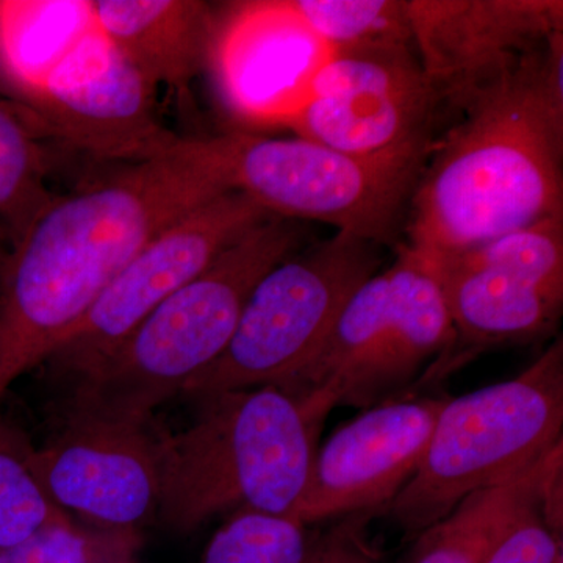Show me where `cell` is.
Masks as SVG:
<instances>
[{"label":"cell","mask_w":563,"mask_h":563,"mask_svg":"<svg viewBox=\"0 0 563 563\" xmlns=\"http://www.w3.org/2000/svg\"><path fill=\"white\" fill-rule=\"evenodd\" d=\"M442 99L413 46L333 52L287 125L355 157L431 151Z\"/></svg>","instance_id":"30bf717a"},{"label":"cell","mask_w":563,"mask_h":563,"mask_svg":"<svg viewBox=\"0 0 563 563\" xmlns=\"http://www.w3.org/2000/svg\"><path fill=\"white\" fill-rule=\"evenodd\" d=\"M558 563H563V559H562V561H559Z\"/></svg>","instance_id":"4316f807"},{"label":"cell","mask_w":563,"mask_h":563,"mask_svg":"<svg viewBox=\"0 0 563 563\" xmlns=\"http://www.w3.org/2000/svg\"><path fill=\"white\" fill-rule=\"evenodd\" d=\"M454 329L431 263L402 244L351 296L312 361L279 388L314 410L372 409L435 376Z\"/></svg>","instance_id":"8992f818"},{"label":"cell","mask_w":563,"mask_h":563,"mask_svg":"<svg viewBox=\"0 0 563 563\" xmlns=\"http://www.w3.org/2000/svg\"><path fill=\"white\" fill-rule=\"evenodd\" d=\"M422 73L459 113L563 32L561 0H406Z\"/></svg>","instance_id":"5bb4252c"},{"label":"cell","mask_w":563,"mask_h":563,"mask_svg":"<svg viewBox=\"0 0 563 563\" xmlns=\"http://www.w3.org/2000/svg\"><path fill=\"white\" fill-rule=\"evenodd\" d=\"M561 336L517 377L448 398L412 479L387 506L409 539L473 493L509 483L562 444Z\"/></svg>","instance_id":"5b68a950"},{"label":"cell","mask_w":563,"mask_h":563,"mask_svg":"<svg viewBox=\"0 0 563 563\" xmlns=\"http://www.w3.org/2000/svg\"><path fill=\"white\" fill-rule=\"evenodd\" d=\"M373 514L344 518L331 532L320 537L312 563H385L366 543L365 525Z\"/></svg>","instance_id":"484cf974"},{"label":"cell","mask_w":563,"mask_h":563,"mask_svg":"<svg viewBox=\"0 0 563 563\" xmlns=\"http://www.w3.org/2000/svg\"><path fill=\"white\" fill-rule=\"evenodd\" d=\"M225 191L198 141L180 140L41 211L0 268V401L47 361L144 244Z\"/></svg>","instance_id":"6da1fadb"},{"label":"cell","mask_w":563,"mask_h":563,"mask_svg":"<svg viewBox=\"0 0 563 563\" xmlns=\"http://www.w3.org/2000/svg\"><path fill=\"white\" fill-rule=\"evenodd\" d=\"M321 536L290 515L236 509L198 563H312Z\"/></svg>","instance_id":"44dd1931"},{"label":"cell","mask_w":563,"mask_h":563,"mask_svg":"<svg viewBox=\"0 0 563 563\" xmlns=\"http://www.w3.org/2000/svg\"><path fill=\"white\" fill-rule=\"evenodd\" d=\"M35 446L0 420V551L70 515L51 501L33 468Z\"/></svg>","instance_id":"603a6c76"},{"label":"cell","mask_w":563,"mask_h":563,"mask_svg":"<svg viewBox=\"0 0 563 563\" xmlns=\"http://www.w3.org/2000/svg\"><path fill=\"white\" fill-rule=\"evenodd\" d=\"M269 217L243 192L225 191L163 229L47 357L52 372L70 383L90 372L152 310Z\"/></svg>","instance_id":"8fae6325"},{"label":"cell","mask_w":563,"mask_h":563,"mask_svg":"<svg viewBox=\"0 0 563 563\" xmlns=\"http://www.w3.org/2000/svg\"><path fill=\"white\" fill-rule=\"evenodd\" d=\"M562 559V537L551 531L539 503L518 518L485 563H558Z\"/></svg>","instance_id":"d4e9b609"},{"label":"cell","mask_w":563,"mask_h":563,"mask_svg":"<svg viewBox=\"0 0 563 563\" xmlns=\"http://www.w3.org/2000/svg\"><path fill=\"white\" fill-rule=\"evenodd\" d=\"M291 5L335 52L413 46L406 0H291Z\"/></svg>","instance_id":"ffe728a7"},{"label":"cell","mask_w":563,"mask_h":563,"mask_svg":"<svg viewBox=\"0 0 563 563\" xmlns=\"http://www.w3.org/2000/svg\"><path fill=\"white\" fill-rule=\"evenodd\" d=\"M33 468L51 501L85 525L140 531L161 509L162 433L150 421L65 418Z\"/></svg>","instance_id":"4fadbf2b"},{"label":"cell","mask_w":563,"mask_h":563,"mask_svg":"<svg viewBox=\"0 0 563 563\" xmlns=\"http://www.w3.org/2000/svg\"><path fill=\"white\" fill-rule=\"evenodd\" d=\"M298 221L269 217L152 310L90 372L74 379L66 418L151 421L217 361L255 285L301 246Z\"/></svg>","instance_id":"3957f363"},{"label":"cell","mask_w":563,"mask_h":563,"mask_svg":"<svg viewBox=\"0 0 563 563\" xmlns=\"http://www.w3.org/2000/svg\"><path fill=\"white\" fill-rule=\"evenodd\" d=\"M99 31L152 87L185 91L207 66L214 13L198 0H92Z\"/></svg>","instance_id":"e0dca14e"},{"label":"cell","mask_w":563,"mask_h":563,"mask_svg":"<svg viewBox=\"0 0 563 563\" xmlns=\"http://www.w3.org/2000/svg\"><path fill=\"white\" fill-rule=\"evenodd\" d=\"M446 399L404 396L340 426L318 446L291 517L310 526L387 509L417 472Z\"/></svg>","instance_id":"2e32d148"},{"label":"cell","mask_w":563,"mask_h":563,"mask_svg":"<svg viewBox=\"0 0 563 563\" xmlns=\"http://www.w3.org/2000/svg\"><path fill=\"white\" fill-rule=\"evenodd\" d=\"M461 113L410 198L406 246L429 262L563 214V32Z\"/></svg>","instance_id":"7a4b0ae2"},{"label":"cell","mask_w":563,"mask_h":563,"mask_svg":"<svg viewBox=\"0 0 563 563\" xmlns=\"http://www.w3.org/2000/svg\"><path fill=\"white\" fill-rule=\"evenodd\" d=\"M96 31L92 0H0V79L27 102Z\"/></svg>","instance_id":"d6986e66"},{"label":"cell","mask_w":563,"mask_h":563,"mask_svg":"<svg viewBox=\"0 0 563 563\" xmlns=\"http://www.w3.org/2000/svg\"><path fill=\"white\" fill-rule=\"evenodd\" d=\"M429 263L454 329L453 350L435 377L492 347L543 339L561 320L563 214Z\"/></svg>","instance_id":"9c48e42d"},{"label":"cell","mask_w":563,"mask_h":563,"mask_svg":"<svg viewBox=\"0 0 563 563\" xmlns=\"http://www.w3.org/2000/svg\"><path fill=\"white\" fill-rule=\"evenodd\" d=\"M562 473V444L509 483L466 496L446 517L415 537L406 563H485L518 518L543 503Z\"/></svg>","instance_id":"ac0fdd59"},{"label":"cell","mask_w":563,"mask_h":563,"mask_svg":"<svg viewBox=\"0 0 563 563\" xmlns=\"http://www.w3.org/2000/svg\"><path fill=\"white\" fill-rule=\"evenodd\" d=\"M154 90L98 27L25 106L76 150L128 165L158 157L181 140L158 120Z\"/></svg>","instance_id":"7c38bea8"},{"label":"cell","mask_w":563,"mask_h":563,"mask_svg":"<svg viewBox=\"0 0 563 563\" xmlns=\"http://www.w3.org/2000/svg\"><path fill=\"white\" fill-rule=\"evenodd\" d=\"M229 191L277 218L317 221L373 244H390L409 211L429 152L355 157L310 140L232 132L198 140Z\"/></svg>","instance_id":"52a82bcc"},{"label":"cell","mask_w":563,"mask_h":563,"mask_svg":"<svg viewBox=\"0 0 563 563\" xmlns=\"http://www.w3.org/2000/svg\"><path fill=\"white\" fill-rule=\"evenodd\" d=\"M377 247L336 232L277 263L255 285L220 357L181 393L201 399L288 383L320 351L351 296L379 272Z\"/></svg>","instance_id":"ba28073f"},{"label":"cell","mask_w":563,"mask_h":563,"mask_svg":"<svg viewBox=\"0 0 563 563\" xmlns=\"http://www.w3.org/2000/svg\"><path fill=\"white\" fill-rule=\"evenodd\" d=\"M190 428L162 433L158 517L195 531L229 509L292 515L328 415L276 385L206 396Z\"/></svg>","instance_id":"277c9868"},{"label":"cell","mask_w":563,"mask_h":563,"mask_svg":"<svg viewBox=\"0 0 563 563\" xmlns=\"http://www.w3.org/2000/svg\"><path fill=\"white\" fill-rule=\"evenodd\" d=\"M333 52L291 0H250L214 16L207 66L233 118L252 128H287Z\"/></svg>","instance_id":"9a60e30c"},{"label":"cell","mask_w":563,"mask_h":563,"mask_svg":"<svg viewBox=\"0 0 563 563\" xmlns=\"http://www.w3.org/2000/svg\"><path fill=\"white\" fill-rule=\"evenodd\" d=\"M141 531L77 523L73 517L0 551V563H139Z\"/></svg>","instance_id":"cb8c5ba5"},{"label":"cell","mask_w":563,"mask_h":563,"mask_svg":"<svg viewBox=\"0 0 563 563\" xmlns=\"http://www.w3.org/2000/svg\"><path fill=\"white\" fill-rule=\"evenodd\" d=\"M54 199L43 152L24 121L0 102V229L16 243Z\"/></svg>","instance_id":"7402d4cb"}]
</instances>
